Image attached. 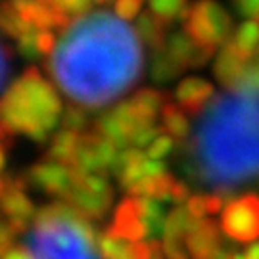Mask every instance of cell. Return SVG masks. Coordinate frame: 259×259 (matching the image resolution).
Segmentation results:
<instances>
[{
    "label": "cell",
    "mask_w": 259,
    "mask_h": 259,
    "mask_svg": "<svg viewBox=\"0 0 259 259\" xmlns=\"http://www.w3.org/2000/svg\"><path fill=\"white\" fill-rule=\"evenodd\" d=\"M142 65V47L135 29L104 10L73 19L48 60L52 79L83 108L115 102L137 84Z\"/></svg>",
    "instance_id": "cell-1"
},
{
    "label": "cell",
    "mask_w": 259,
    "mask_h": 259,
    "mask_svg": "<svg viewBox=\"0 0 259 259\" xmlns=\"http://www.w3.org/2000/svg\"><path fill=\"white\" fill-rule=\"evenodd\" d=\"M192 165L204 183L229 194L259 173V89L244 84L217 94L192 139Z\"/></svg>",
    "instance_id": "cell-2"
},
{
    "label": "cell",
    "mask_w": 259,
    "mask_h": 259,
    "mask_svg": "<svg viewBox=\"0 0 259 259\" xmlns=\"http://www.w3.org/2000/svg\"><path fill=\"white\" fill-rule=\"evenodd\" d=\"M89 217L71 204H50L35 213L29 250L35 259H98Z\"/></svg>",
    "instance_id": "cell-3"
},
{
    "label": "cell",
    "mask_w": 259,
    "mask_h": 259,
    "mask_svg": "<svg viewBox=\"0 0 259 259\" xmlns=\"http://www.w3.org/2000/svg\"><path fill=\"white\" fill-rule=\"evenodd\" d=\"M62 115V100L37 67H27L6 89L2 125L37 142H47Z\"/></svg>",
    "instance_id": "cell-4"
},
{
    "label": "cell",
    "mask_w": 259,
    "mask_h": 259,
    "mask_svg": "<svg viewBox=\"0 0 259 259\" xmlns=\"http://www.w3.org/2000/svg\"><path fill=\"white\" fill-rule=\"evenodd\" d=\"M185 33L202 47H213L232 38V19L223 6L204 0L185 14Z\"/></svg>",
    "instance_id": "cell-5"
},
{
    "label": "cell",
    "mask_w": 259,
    "mask_h": 259,
    "mask_svg": "<svg viewBox=\"0 0 259 259\" xmlns=\"http://www.w3.org/2000/svg\"><path fill=\"white\" fill-rule=\"evenodd\" d=\"M223 232L234 242H255L259 238V196L244 194L234 198L223 209Z\"/></svg>",
    "instance_id": "cell-6"
},
{
    "label": "cell",
    "mask_w": 259,
    "mask_h": 259,
    "mask_svg": "<svg viewBox=\"0 0 259 259\" xmlns=\"http://www.w3.org/2000/svg\"><path fill=\"white\" fill-rule=\"evenodd\" d=\"M77 171V169H75ZM111 186L108 181L94 173H81L77 171L71 192L67 194L65 202L71 204L75 209L84 213L87 217L102 219L108 213L111 204Z\"/></svg>",
    "instance_id": "cell-7"
},
{
    "label": "cell",
    "mask_w": 259,
    "mask_h": 259,
    "mask_svg": "<svg viewBox=\"0 0 259 259\" xmlns=\"http://www.w3.org/2000/svg\"><path fill=\"white\" fill-rule=\"evenodd\" d=\"M75 175H77V171L73 167L65 165L62 161H56L52 157L38 161L27 173L29 183L33 186H37L50 196H62L64 200L73 188Z\"/></svg>",
    "instance_id": "cell-8"
},
{
    "label": "cell",
    "mask_w": 259,
    "mask_h": 259,
    "mask_svg": "<svg viewBox=\"0 0 259 259\" xmlns=\"http://www.w3.org/2000/svg\"><path fill=\"white\" fill-rule=\"evenodd\" d=\"M23 188H25V183L21 179H12L6 175L2 181V209L10 217L8 225L14 234L25 232L29 219L35 215L33 204L25 196Z\"/></svg>",
    "instance_id": "cell-9"
},
{
    "label": "cell",
    "mask_w": 259,
    "mask_h": 259,
    "mask_svg": "<svg viewBox=\"0 0 259 259\" xmlns=\"http://www.w3.org/2000/svg\"><path fill=\"white\" fill-rule=\"evenodd\" d=\"M108 232L131 242H140V238L148 234V227L142 215L139 196H129L117 205Z\"/></svg>",
    "instance_id": "cell-10"
},
{
    "label": "cell",
    "mask_w": 259,
    "mask_h": 259,
    "mask_svg": "<svg viewBox=\"0 0 259 259\" xmlns=\"http://www.w3.org/2000/svg\"><path fill=\"white\" fill-rule=\"evenodd\" d=\"M250 60H251V54L240 50L231 40L221 50V54H219L217 62H215V67H213L217 81L223 87H227L229 91L242 87V84L246 83V77H248Z\"/></svg>",
    "instance_id": "cell-11"
},
{
    "label": "cell",
    "mask_w": 259,
    "mask_h": 259,
    "mask_svg": "<svg viewBox=\"0 0 259 259\" xmlns=\"http://www.w3.org/2000/svg\"><path fill=\"white\" fill-rule=\"evenodd\" d=\"M215 89L209 81L200 79V77H188L183 83L177 87L175 98L177 106L188 115H202L204 110L209 106L207 102L213 100Z\"/></svg>",
    "instance_id": "cell-12"
},
{
    "label": "cell",
    "mask_w": 259,
    "mask_h": 259,
    "mask_svg": "<svg viewBox=\"0 0 259 259\" xmlns=\"http://www.w3.org/2000/svg\"><path fill=\"white\" fill-rule=\"evenodd\" d=\"M185 242L192 259H215L223 251L219 229L211 219H200Z\"/></svg>",
    "instance_id": "cell-13"
},
{
    "label": "cell",
    "mask_w": 259,
    "mask_h": 259,
    "mask_svg": "<svg viewBox=\"0 0 259 259\" xmlns=\"http://www.w3.org/2000/svg\"><path fill=\"white\" fill-rule=\"evenodd\" d=\"M98 251L104 259H152L150 244L125 240L108 231L98 236Z\"/></svg>",
    "instance_id": "cell-14"
},
{
    "label": "cell",
    "mask_w": 259,
    "mask_h": 259,
    "mask_svg": "<svg viewBox=\"0 0 259 259\" xmlns=\"http://www.w3.org/2000/svg\"><path fill=\"white\" fill-rule=\"evenodd\" d=\"M167 23L161 18H157L154 12H142L139 16V35L140 38L156 50H161L165 40Z\"/></svg>",
    "instance_id": "cell-15"
},
{
    "label": "cell",
    "mask_w": 259,
    "mask_h": 259,
    "mask_svg": "<svg viewBox=\"0 0 259 259\" xmlns=\"http://www.w3.org/2000/svg\"><path fill=\"white\" fill-rule=\"evenodd\" d=\"M79 139H81V133H75V131H62L58 133L50 150H48V157H52L56 161H62L65 165H71L73 163V157L77 154V146H79Z\"/></svg>",
    "instance_id": "cell-16"
},
{
    "label": "cell",
    "mask_w": 259,
    "mask_h": 259,
    "mask_svg": "<svg viewBox=\"0 0 259 259\" xmlns=\"http://www.w3.org/2000/svg\"><path fill=\"white\" fill-rule=\"evenodd\" d=\"M161 117H163V129L167 135L173 137L177 142H183L188 135V121L185 117V111L177 104L167 102L161 110Z\"/></svg>",
    "instance_id": "cell-17"
},
{
    "label": "cell",
    "mask_w": 259,
    "mask_h": 259,
    "mask_svg": "<svg viewBox=\"0 0 259 259\" xmlns=\"http://www.w3.org/2000/svg\"><path fill=\"white\" fill-rule=\"evenodd\" d=\"M196 223H198V219L188 211V207H177L167 217L165 236H173V238L185 240L186 236L190 234V231L196 227Z\"/></svg>",
    "instance_id": "cell-18"
},
{
    "label": "cell",
    "mask_w": 259,
    "mask_h": 259,
    "mask_svg": "<svg viewBox=\"0 0 259 259\" xmlns=\"http://www.w3.org/2000/svg\"><path fill=\"white\" fill-rule=\"evenodd\" d=\"M2 27H4V31L8 33L10 37L16 38V40L27 37L29 33H33V31H37L19 16V12L14 8V4L10 0H6L4 6H2Z\"/></svg>",
    "instance_id": "cell-19"
},
{
    "label": "cell",
    "mask_w": 259,
    "mask_h": 259,
    "mask_svg": "<svg viewBox=\"0 0 259 259\" xmlns=\"http://www.w3.org/2000/svg\"><path fill=\"white\" fill-rule=\"evenodd\" d=\"M232 42L240 48V50H244V52L253 54L259 48V21L257 19H250V21L242 23L240 27L234 31Z\"/></svg>",
    "instance_id": "cell-20"
},
{
    "label": "cell",
    "mask_w": 259,
    "mask_h": 259,
    "mask_svg": "<svg viewBox=\"0 0 259 259\" xmlns=\"http://www.w3.org/2000/svg\"><path fill=\"white\" fill-rule=\"evenodd\" d=\"M185 67L177 62L173 56L169 54L167 50H157L156 58H154V65H152V75L156 77L157 81H169L181 73Z\"/></svg>",
    "instance_id": "cell-21"
},
{
    "label": "cell",
    "mask_w": 259,
    "mask_h": 259,
    "mask_svg": "<svg viewBox=\"0 0 259 259\" xmlns=\"http://www.w3.org/2000/svg\"><path fill=\"white\" fill-rule=\"evenodd\" d=\"M223 205V196H207V194H196L188 198V211L194 215L196 219H204V215H213L221 209Z\"/></svg>",
    "instance_id": "cell-22"
},
{
    "label": "cell",
    "mask_w": 259,
    "mask_h": 259,
    "mask_svg": "<svg viewBox=\"0 0 259 259\" xmlns=\"http://www.w3.org/2000/svg\"><path fill=\"white\" fill-rule=\"evenodd\" d=\"M150 8L157 18H161L167 25L177 18H185L186 0H150Z\"/></svg>",
    "instance_id": "cell-23"
},
{
    "label": "cell",
    "mask_w": 259,
    "mask_h": 259,
    "mask_svg": "<svg viewBox=\"0 0 259 259\" xmlns=\"http://www.w3.org/2000/svg\"><path fill=\"white\" fill-rule=\"evenodd\" d=\"M50 2H52L60 12H64L65 16L71 19H73L75 16H77V18L84 16V14L91 10V6H93V0H50Z\"/></svg>",
    "instance_id": "cell-24"
},
{
    "label": "cell",
    "mask_w": 259,
    "mask_h": 259,
    "mask_svg": "<svg viewBox=\"0 0 259 259\" xmlns=\"http://www.w3.org/2000/svg\"><path fill=\"white\" fill-rule=\"evenodd\" d=\"M62 121H64V127L67 131L81 133V129H84V125H87V115L77 106H69L64 115H62Z\"/></svg>",
    "instance_id": "cell-25"
},
{
    "label": "cell",
    "mask_w": 259,
    "mask_h": 259,
    "mask_svg": "<svg viewBox=\"0 0 259 259\" xmlns=\"http://www.w3.org/2000/svg\"><path fill=\"white\" fill-rule=\"evenodd\" d=\"M163 251H165L167 259H188V248H186V242H183L181 238H173V236H165L163 242Z\"/></svg>",
    "instance_id": "cell-26"
},
{
    "label": "cell",
    "mask_w": 259,
    "mask_h": 259,
    "mask_svg": "<svg viewBox=\"0 0 259 259\" xmlns=\"http://www.w3.org/2000/svg\"><path fill=\"white\" fill-rule=\"evenodd\" d=\"M142 2L144 0H115V16H119L125 21L137 18L142 8Z\"/></svg>",
    "instance_id": "cell-27"
},
{
    "label": "cell",
    "mask_w": 259,
    "mask_h": 259,
    "mask_svg": "<svg viewBox=\"0 0 259 259\" xmlns=\"http://www.w3.org/2000/svg\"><path fill=\"white\" fill-rule=\"evenodd\" d=\"M169 150H171V139H169L167 133H163V135H159V137L148 146V157H152V159L163 157Z\"/></svg>",
    "instance_id": "cell-28"
},
{
    "label": "cell",
    "mask_w": 259,
    "mask_h": 259,
    "mask_svg": "<svg viewBox=\"0 0 259 259\" xmlns=\"http://www.w3.org/2000/svg\"><path fill=\"white\" fill-rule=\"evenodd\" d=\"M56 38L50 31H38L37 33V48L40 56H48L54 52L56 48Z\"/></svg>",
    "instance_id": "cell-29"
},
{
    "label": "cell",
    "mask_w": 259,
    "mask_h": 259,
    "mask_svg": "<svg viewBox=\"0 0 259 259\" xmlns=\"http://www.w3.org/2000/svg\"><path fill=\"white\" fill-rule=\"evenodd\" d=\"M232 4L242 16H250L259 21V0H232Z\"/></svg>",
    "instance_id": "cell-30"
},
{
    "label": "cell",
    "mask_w": 259,
    "mask_h": 259,
    "mask_svg": "<svg viewBox=\"0 0 259 259\" xmlns=\"http://www.w3.org/2000/svg\"><path fill=\"white\" fill-rule=\"evenodd\" d=\"M2 259H35V257H33V253L29 250V246L14 244L6 251H2Z\"/></svg>",
    "instance_id": "cell-31"
},
{
    "label": "cell",
    "mask_w": 259,
    "mask_h": 259,
    "mask_svg": "<svg viewBox=\"0 0 259 259\" xmlns=\"http://www.w3.org/2000/svg\"><path fill=\"white\" fill-rule=\"evenodd\" d=\"M8 77H10V48L8 45H4V48H2V87L4 89L8 84Z\"/></svg>",
    "instance_id": "cell-32"
},
{
    "label": "cell",
    "mask_w": 259,
    "mask_h": 259,
    "mask_svg": "<svg viewBox=\"0 0 259 259\" xmlns=\"http://www.w3.org/2000/svg\"><path fill=\"white\" fill-rule=\"evenodd\" d=\"M240 259H259V242L250 244L244 253H240Z\"/></svg>",
    "instance_id": "cell-33"
},
{
    "label": "cell",
    "mask_w": 259,
    "mask_h": 259,
    "mask_svg": "<svg viewBox=\"0 0 259 259\" xmlns=\"http://www.w3.org/2000/svg\"><path fill=\"white\" fill-rule=\"evenodd\" d=\"M236 257H238V253H236V251H232V250H223L221 253H219V255H217L215 259H236Z\"/></svg>",
    "instance_id": "cell-34"
},
{
    "label": "cell",
    "mask_w": 259,
    "mask_h": 259,
    "mask_svg": "<svg viewBox=\"0 0 259 259\" xmlns=\"http://www.w3.org/2000/svg\"><path fill=\"white\" fill-rule=\"evenodd\" d=\"M94 2H110V0H94Z\"/></svg>",
    "instance_id": "cell-35"
}]
</instances>
